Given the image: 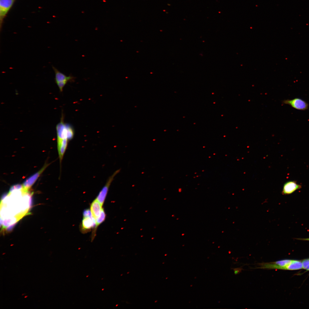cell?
Here are the masks:
<instances>
[{"label": "cell", "instance_id": "obj_3", "mask_svg": "<svg viewBox=\"0 0 309 309\" xmlns=\"http://www.w3.org/2000/svg\"><path fill=\"white\" fill-rule=\"evenodd\" d=\"M17 0H0V28L1 30L4 19Z\"/></svg>", "mask_w": 309, "mask_h": 309}, {"label": "cell", "instance_id": "obj_11", "mask_svg": "<svg viewBox=\"0 0 309 309\" xmlns=\"http://www.w3.org/2000/svg\"><path fill=\"white\" fill-rule=\"evenodd\" d=\"M102 205L96 199L94 200L90 205V210L92 217L96 219L99 216L102 209Z\"/></svg>", "mask_w": 309, "mask_h": 309}, {"label": "cell", "instance_id": "obj_14", "mask_svg": "<svg viewBox=\"0 0 309 309\" xmlns=\"http://www.w3.org/2000/svg\"><path fill=\"white\" fill-rule=\"evenodd\" d=\"M83 217H93L91 211L89 209H85L83 211Z\"/></svg>", "mask_w": 309, "mask_h": 309}, {"label": "cell", "instance_id": "obj_16", "mask_svg": "<svg viewBox=\"0 0 309 309\" xmlns=\"http://www.w3.org/2000/svg\"><path fill=\"white\" fill-rule=\"evenodd\" d=\"M68 82V81H64L56 83L60 92L62 91L64 87Z\"/></svg>", "mask_w": 309, "mask_h": 309}, {"label": "cell", "instance_id": "obj_13", "mask_svg": "<svg viewBox=\"0 0 309 309\" xmlns=\"http://www.w3.org/2000/svg\"><path fill=\"white\" fill-rule=\"evenodd\" d=\"M106 216L105 213L104 209L102 208L99 216L95 220L96 226L95 228V230L97 227L104 221Z\"/></svg>", "mask_w": 309, "mask_h": 309}, {"label": "cell", "instance_id": "obj_2", "mask_svg": "<svg viewBox=\"0 0 309 309\" xmlns=\"http://www.w3.org/2000/svg\"><path fill=\"white\" fill-rule=\"evenodd\" d=\"M63 116L61 121L56 126L57 139H68L69 141L72 139L74 135L72 127L69 124L64 122Z\"/></svg>", "mask_w": 309, "mask_h": 309}, {"label": "cell", "instance_id": "obj_4", "mask_svg": "<svg viewBox=\"0 0 309 309\" xmlns=\"http://www.w3.org/2000/svg\"><path fill=\"white\" fill-rule=\"evenodd\" d=\"M120 169L115 171L108 178L105 184L99 192L96 199L102 206L107 194L109 188L115 176L120 172Z\"/></svg>", "mask_w": 309, "mask_h": 309}, {"label": "cell", "instance_id": "obj_6", "mask_svg": "<svg viewBox=\"0 0 309 309\" xmlns=\"http://www.w3.org/2000/svg\"><path fill=\"white\" fill-rule=\"evenodd\" d=\"M48 165L49 164L45 163L43 167L39 171L27 179L24 182L23 184V189L26 191H28Z\"/></svg>", "mask_w": 309, "mask_h": 309}, {"label": "cell", "instance_id": "obj_10", "mask_svg": "<svg viewBox=\"0 0 309 309\" xmlns=\"http://www.w3.org/2000/svg\"><path fill=\"white\" fill-rule=\"evenodd\" d=\"M69 141L67 139H57L58 150L60 163L66 149Z\"/></svg>", "mask_w": 309, "mask_h": 309}, {"label": "cell", "instance_id": "obj_7", "mask_svg": "<svg viewBox=\"0 0 309 309\" xmlns=\"http://www.w3.org/2000/svg\"><path fill=\"white\" fill-rule=\"evenodd\" d=\"M52 67L55 73V81L56 83L64 81H73L76 78L71 74H70L69 76H67L64 74L60 72L53 66H52Z\"/></svg>", "mask_w": 309, "mask_h": 309}, {"label": "cell", "instance_id": "obj_17", "mask_svg": "<svg viewBox=\"0 0 309 309\" xmlns=\"http://www.w3.org/2000/svg\"><path fill=\"white\" fill-rule=\"evenodd\" d=\"M300 239V240H303L309 241V238H301V239L300 238V239Z\"/></svg>", "mask_w": 309, "mask_h": 309}, {"label": "cell", "instance_id": "obj_5", "mask_svg": "<svg viewBox=\"0 0 309 309\" xmlns=\"http://www.w3.org/2000/svg\"><path fill=\"white\" fill-rule=\"evenodd\" d=\"M282 103L284 104L288 105L295 109L300 110H308L309 106L308 104L306 101L298 98H295L292 99L285 100L282 101Z\"/></svg>", "mask_w": 309, "mask_h": 309}, {"label": "cell", "instance_id": "obj_8", "mask_svg": "<svg viewBox=\"0 0 309 309\" xmlns=\"http://www.w3.org/2000/svg\"><path fill=\"white\" fill-rule=\"evenodd\" d=\"M301 187V186L297 184L295 181H288L284 184L282 193L283 195L290 194Z\"/></svg>", "mask_w": 309, "mask_h": 309}, {"label": "cell", "instance_id": "obj_15", "mask_svg": "<svg viewBox=\"0 0 309 309\" xmlns=\"http://www.w3.org/2000/svg\"><path fill=\"white\" fill-rule=\"evenodd\" d=\"M302 262L303 268L309 271V259L303 260Z\"/></svg>", "mask_w": 309, "mask_h": 309}, {"label": "cell", "instance_id": "obj_12", "mask_svg": "<svg viewBox=\"0 0 309 309\" xmlns=\"http://www.w3.org/2000/svg\"><path fill=\"white\" fill-rule=\"evenodd\" d=\"M303 268L302 262L296 260H292V262L286 267V270H296Z\"/></svg>", "mask_w": 309, "mask_h": 309}, {"label": "cell", "instance_id": "obj_9", "mask_svg": "<svg viewBox=\"0 0 309 309\" xmlns=\"http://www.w3.org/2000/svg\"><path fill=\"white\" fill-rule=\"evenodd\" d=\"M96 221L93 217H83L81 224V229L84 232L89 231L92 228H95Z\"/></svg>", "mask_w": 309, "mask_h": 309}, {"label": "cell", "instance_id": "obj_1", "mask_svg": "<svg viewBox=\"0 0 309 309\" xmlns=\"http://www.w3.org/2000/svg\"><path fill=\"white\" fill-rule=\"evenodd\" d=\"M23 188L9 191L2 201V223L4 226L11 225V220L12 224L14 223L13 220L16 222L28 212L18 208L28 211L29 201L18 206L30 199L28 191H24Z\"/></svg>", "mask_w": 309, "mask_h": 309}]
</instances>
